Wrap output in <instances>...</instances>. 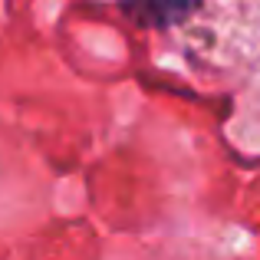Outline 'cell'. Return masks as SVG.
I'll return each mask as SVG.
<instances>
[{"label": "cell", "mask_w": 260, "mask_h": 260, "mask_svg": "<svg viewBox=\"0 0 260 260\" xmlns=\"http://www.w3.org/2000/svg\"><path fill=\"white\" fill-rule=\"evenodd\" d=\"M119 7L145 30H175L201 10L204 0H119Z\"/></svg>", "instance_id": "6da1fadb"}]
</instances>
